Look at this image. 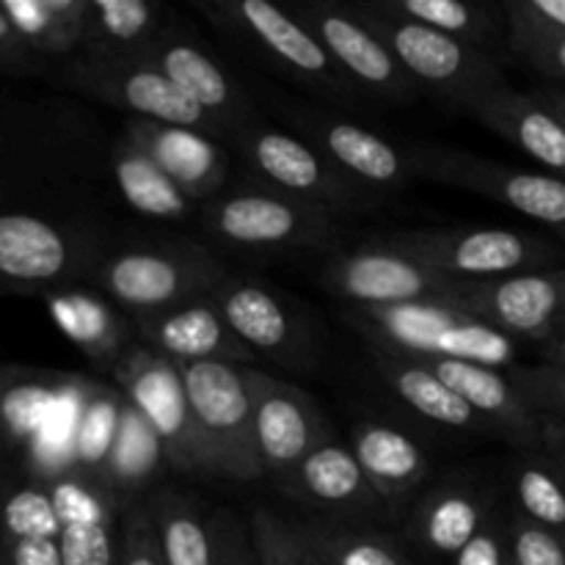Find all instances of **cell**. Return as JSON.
Masks as SVG:
<instances>
[{
  "label": "cell",
  "instance_id": "c3c4849f",
  "mask_svg": "<svg viewBox=\"0 0 565 565\" xmlns=\"http://www.w3.org/2000/svg\"><path fill=\"white\" fill-rule=\"evenodd\" d=\"M502 14L508 28L565 33V0H508Z\"/></svg>",
  "mask_w": 565,
  "mask_h": 565
},
{
  "label": "cell",
  "instance_id": "60d3db41",
  "mask_svg": "<svg viewBox=\"0 0 565 565\" xmlns=\"http://www.w3.org/2000/svg\"><path fill=\"white\" fill-rule=\"evenodd\" d=\"M505 50L524 66L550 77L552 86L565 88V33L508 28Z\"/></svg>",
  "mask_w": 565,
  "mask_h": 565
},
{
  "label": "cell",
  "instance_id": "e575fe53",
  "mask_svg": "<svg viewBox=\"0 0 565 565\" xmlns=\"http://www.w3.org/2000/svg\"><path fill=\"white\" fill-rule=\"evenodd\" d=\"M375 3L401 20L461 39L491 55H497L500 44H508L502 6L494 9V6L467 3V0H375Z\"/></svg>",
  "mask_w": 565,
  "mask_h": 565
},
{
  "label": "cell",
  "instance_id": "5bb4252c",
  "mask_svg": "<svg viewBox=\"0 0 565 565\" xmlns=\"http://www.w3.org/2000/svg\"><path fill=\"white\" fill-rule=\"evenodd\" d=\"M318 279L329 296L351 303L353 309L397 307L434 298L450 301L458 287V281L445 279L423 259L386 241L337 254L323 265Z\"/></svg>",
  "mask_w": 565,
  "mask_h": 565
},
{
  "label": "cell",
  "instance_id": "9a60e30c",
  "mask_svg": "<svg viewBox=\"0 0 565 565\" xmlns=\"http://www.w3.org/2000/svg\"><path fill=\"white\" fill-rule=\"evenodd\" d=\"M285 116L296 136L312 143L337 171L375 199L392 196L417 180L408 149L359 121L307 105H287Z\"/></svg>",
  "mask_w": 565,
  "mask_h": 565
},
{
  "label": "cell",
  "instance_id": "7c38bea8",
  "mask_svg": "<svg viewBox=\"0 0 565 565\" xmlns=\"http://www.w3.org/2000/svg\"><path fill=\"white\" fill-rule=\"evenodd\" d=\"M58 83L86 94L97 103L130 114V119L163 121V125L191 127L226 143L221 127L185 97L163 72L136 58H86L75 55L58 72Z\"/></svg>",
  "mask_w": 565,
  "mask_h": 565
},
{
  "label": "cell",
  "instance_id": "d590c367",
  "mask_svg": "<svg viewBox=\"0 0 565 565\" xmlns=\"http://www.w3.org/2000/svg\"><path fill=\"white\" fill-rule=\"evenodd\" d=\"M307 544L326 565H414L406 544L379 527L351 519H312L298 524Z\"/></svg>",
  "mask_w": 565,
  "mask_h": 565
},
{
  "label": "cell",
  "instance_id": "9c48e42d",
  "mask_svg": "<svg viewBox=\"0 0 565 565\" xmlns=\"http://www.w3.org/2000/svg\"><path fill=\"white\" fill-rule=\"evenodd\" d=\"M406 149L417 180L458 188L489 202L505 204L513 213L552 230H561L565 224V180L561 177L519 169L445 143H414Z\"/></svg>",
  "mask_w": 565,
  "mask_h": 565
},
{
  "label": "cell",
  "instance_id": "83f0119b",
  "mask_svg": "<svg viewBox=\"0 0 565 565\" xmlns=\"http://www.w3.org/2000/svg\"><path fill=\"white\" fill-rule=\"evenodd\" d=\"M66 381L70 373L0 367V467L20 458L22 472L28 450L58 408Z\"/></svg>",
  "mask_w": 565,
  "mask_h": 565
},
{
  "label": "cell",
  "instance_id": "5b68a950",
  "mask_svg": "<svg viewBox=\"0 0 565 565\" xmlns=\"http://www.w3.org/2000/svg\"><path fill=\"white\" fill-rule=\"evenodd\" d=\"M351 6L395 53L397 64L403 66L417 92L430 94L463 114L467 105L478 97L505 86L497 55L417 22L401 20L381 9L375 0H356Z\"/></svg>",
  "mask_w": 565,
  "mask_h": 565
},
{
  "label": "cell",
  "instance_id": "d6986e66",
  "mask_svg": "<svg viewBox=\"0 0 565 565\" xmlns=\"http://www.w3.org/2000/svg\"><path fill=\"white\" fill-rule=\"evenodd\" d=\"M136 58L147 61L154 70L163 72L191 103H196L224 132L226 143L235 132L257 121L252 99L243 92L232 72L210 53L204 44L188 33L166 28L158 39L147 44Z\"/></svg>",
  "mask_w": 565,
  "mask_h": 565
},
{
  "label": "cell",
  "instance_id": "603a6c76",
  "mask_svg": "<svg viewBox=\"0 0 565 565\" xmlns=\"http://www.w3.org/2000/svg\"><path fill=\"white\" fill-rule=\"evenodd\" d=\"M494 434L511 439L519 450H535L544 439V423L508 370L472 362H425Z\"/></svg>",
  "mask_w": 565,
  "mask_h": 565
},
{
  "label": "cell",
  "instance_id": "484cf974",
  "mask_svg": "<svg viewBox=\"0 0 565 565\" xmlns=\"http://www.w3.org/2000/svg\"><path fill=\"white\" fill-rule=\"evenodd\" d=\"M42 298L61 334L99 373L110 375L116 362L136 342L130 318L119 307H114L94 285L61 287V290L47 292Z\"/></svg>",
  "mask_w": 565,
  "mask_h": 565
},
{
  "label": "cell",
  "instance_id": "ac0fdd59",
  "mask_svg": "<svg viewBox=\"0 0 565 565\" xmlns=\"http://www.w3.org/2000/svg\"><path fill=\"white\" fill-rule=\"evenodd\" d=\"M254 447L263 472L285 483L298 463L329 439L318 403L301 386L248 367Z\"/></svg>",
  "mask_w": 565,
  "mask_h": 565
},
{
  "label": "cell",
  "instance_id": "1f68e13d",
  "mask_svg": "<svg viewBox=\"0 0 565 565\" xmlns=\"http://www.w3.org/2000/svg\"><path fill=\"white\" fill-rule=\"evenodd\" d=\"M0 6L22 42L44 64L81 55L88 0H0Z\"/></svg>",
  "mask_w": 565,
  "mask_h": 565
},
{
  "label": "cell",
  "instance_id": "7402d4cb",
  "mask_svg": "<svg viewBox=\"0 0 565 565\" xmlns=\"http://www.w3.org/2000/svg\"><path fill=\"white\" fill-rule=\"evenodd\" d=\"M497 497L469 480H447L412 502L406 539L430 557L452 561L497 511Z\"/></svg>",
  "mask_w": 565,
  "mask_h": 565
},
{
  "label": "cell",
  "instance_id": "e0dca14e",
  "mask_svg": "<svg viewBox=\"0 0 565 565\" xmlns=\"http://www.w3.org/2000/svg\"><path fill=\"white\" fill-rule=\"evenodd\" d=\"M450 301L511 340L546 345L557 337V323L565 312V268L458 281Z\"/></svg>",
  "mask_w": 565,
  "mask_h": 565
},
{
  "label": "cell",
  "instance_id": "4dcf8cb0",
  "mask_svg": "<svg viewBox=\"0 0 565 565\" xmlns=\"http://www.w3.org/2000/svg\"><path fill=\"white\" fill-rule=\"evenodd\" d=\"M163 14L154 0H88L81 55L130 58L171 25Z\"/></svg>",
  "mask_w": 565,
  "mask_h": 565
},
{
  "label": "cell",
  "instance_id": "30bf717a",
  "mask_svg": "<svg viewBox=\"0 0 565 565\" xmlns=\"http://www.w3.org/2000/svg\"><path fill=\"white\" fill-rule=\"evenodd\" d=\"M180 375L207 450L210 475L237 483L263 478L254 447L248 367L224 362L180 364Z\"/></svg>",
  "mask_w": 565,
  "mask_h": 565
},
{
  "label": "cell",
  "instance_id": "b9f144b4",
  "mask_svg": "<svg viewBox=\"0 0 565 565\" xmlns=\"http://www.w3.org/2000/svg\"><path fill=\"white\" fill-rule=\"evenodd\" d=\"M58 544L64 565H119L121 522L64 527Z\"/></svg>",
  "mask_w": 565,
  "mask_h": 565
},
{
  "label": "cell",
  "instance_id": "52a82bcc",
  "mask_svg": "<svg viewBox=\"0 0 565 565\" xmlns=\"http://www.w3.org/2000/svg\"><path fill=\"white\" fill-rule=\"evenodd\" d=\"M230 143L254 174V182H263L285 196L312 204L334 215L337 221L379 207L381 199L348 180L296 132L252 121L241 132H235Z\"/></svg>",
  "mask_w": 565,
  "mask_h": 565
},
{
  "label": "cell",
  "instance_id": "db71d44e",
  "mask_svg": "<svg viewBox=\"0 0 565 565\" xmlns=\"http://www.w3.org/2000/svg\"><path fill=\"white\" fill-rule=\"evenodd\" d=\"M544 351V359L550 364H565V340H552L546 345H541Z\"/></svg>",
  "mask_w": 565,
  "mask_h": 565
},
{
  "label": "cell",
  "instance_id": "f35d334b",
  "mask_svg": "<svg viewBox=\"0 0 565 565\" xmlns=\"http://www.w3.org/2000/svg\"><path fill=\"white\" fill-rule=\"evenodd\" d=\"M125 395L114 384H99L94 381L88 392L86 408H83L81 428H77L75 445V472L105 478L110 447H114L116 430H119Z\"/></svg>",
  "mask_w": 565,
  "mask_h": 565
},
{
  "label": "cell",
  "instance_id": "4fadbf2b",
  "mask_svg": "<svg viewBox=\"0 0 565 565\" xmlns=\"http://www.w3.org/2000/svg\"><path fill=\"white\" fill-rule=\"evenodd\" d=\"M287 9L318 36L337 70L359 94L395 105L417 99L419 92L397 64L395 53L353 11L351 3L298 0V3H287Z\"/></svg>",
  "mask_w": 565,
  "mask_h": 565
},
{
  "label": "cell",
  "instance_id": "d6a6232c",
  "mask_svg": "<svg viewBox=\"0 0 565 565\" xmlns=\"http://www.w3.org/2000/svg\"><path fill=\"white\" fill-rule=\"evenodd\" d=\"M169 467L163 445L152 425L141 417L136 406L125 397L119 430H116L114 447H110L108 467H105V483L121 500V505H132L138 497L152 491L160 472Z\"/></svg>",
  "mask_w": 565,
  "mask_h": 565
},
{
  "label": "cell",
  "instance_id": "11a10c76",
  "mask_svg": "<svg viewBox=\"0 0 565 565\" xmlns=\"http://www.w3.org/2000/svg\"><path fill=\"white\" fill-rule=\"evenodd\" d=\"M555 340H565V312L561 315V323H557V337Z\"/></svg>",
  "mask_w": 565,
  "mask_h": 565
},
{
  "label": "cell",
  "instance_id": "816d5d0a",
  "mask_svg": "<svg viewBox=\"0 0 565 565\" xmlns=\"http://www.w3.org/2000/svg\"><path fill=\"white\" fill-rule=\"evenodd\" d=\"M541 450L563 469L565 475V423L546 417L544 423V439H541Z\"/></svg>",
  "mask_w": 565,
  "mask_h": 565
},
{
  "label": "cell",
  "instance_id": "7bdbcfd3",
  "mask_svg": "<svg viewBox=\"0 0 565 565\" xmlns=\"http://www.w3.org/2000/svg\"><path fill=\"white\" fill-rule=\"evenodd\" d=\"M508 373L541 417L565 423V364L544 362L535 367H513Z\"/></svg>",
  "mask_w": 565,
  "mask_h": 565
},
{
  "label": "cell",
  "instance_id": "8d00e7d4",
  "mask_svg": "<svg viewBox=\"0 0 565 565\" xmlns=\"http://www.w3.org/2000/svg\"><path fill=\"white\" fill-rule=\"evenodd\" d=\"M513 511L539 527L565 535V475L541 447L519 450L511 469Z\"/></svg>",
  "mask_w": 565,
  "mask_h": 565
},
{
  "label": "cell",
  "instance_id": "836d02e7",
  "mask_svg": "<svg viewBox=\"0 0 565 565\" xmlns=\"http://www.w3.org/2000/svg\"><path fill=\"white\" fill-rule=\"evenodd\" d=\"M166 565H215L210 513L185 491L158 489L147 497Z\"/></svg>",
  "mask_w": 565,
  "mask_h": 565
},
{
  "label": "cell",
  "instance_id": "cb8c5ba5",
  "mask_svg": "<svg viewBox=\"0 0 565 565\" xmlns=\"http://www.w3.org/2000/svg\"><path fill=\"white\" fill-rule=\"evenodd\" d=\"M463 114L544 166L546 174L565 180V121L535 92H519L505 83L467 105Z\"/></svg>",
  "mask_w": 565,
  "mask_h": 565
},
{
  "label": "cell",
  "instance_id": "f1b7e54d",
  "mask_svg": "<svg viewBox=\"0 0 565 565\" xmlns=\"http://www.w3.org/2000/svg\"><path fill=\"white\" fill-rule=\"evenodd\" d=\"M370 362H373L375 373L384 381L386 390L392 392V397L401 401L417 417L428 419L439 428L458 430V434H469V430H478V434L483 430L486 434L489 430V425L425 362L392 356V353L373 351V348H370Z\"/></svg>",
  "mask_w": 565,
  "mask_h": 565
},
{
  "label": "cell",
  "instance_id": "f907efd6",
  "mask_svg": "<svg viewBox=\"0 0 565 565\" xmlns=\"http://www.w3.org/2000/svg\"><path fill=\"white\" fill-rule=\"evenodd\" d=\"M6 565H64L58 539L0 541Z\"/></svg>",
  "mask_w": 565,
  "mask_h": 565
},
{
  "label": "cell",
  "instance_id": "3957f363",
  "mask_svg": "<svg viewBox=\"0 0 565 565\" xmlns=\"http://www.w3.org/2000/svg\"><path fill=\"white\" fill-rule=\"evenodd\" d=\"M224 276L218 259L207 248L174 237L108 246L92 285L127 318L136 320L210 296Z\"/></svg>",
  "mask_w": 565,
  "mask_h": 565
},
{
  "label": "cell",
  "instance_id": "681fc988",
  "mask_svg": "<svg viewBox=\"0 0 565 565\" xmlns=\"http://www.w3.org/2000/svg\"><path fill=\"white\" fill-rule=\"evenodd\" d=\"M0 72L17 77L44 75V61L33 55L31 47L22 42L20 33L14 31V25L6 17L3 6H0Z\"/></svg>",
  "mask_w": 565,
  "mask_h": 565
},
{
  "label": "cell",
  "instance_id": "4316f807",
  "mask_svg": "<svg viewBox=\"0 0 565 565\" xmlns=\"http://www.w3.org/2000/svg\"><path fill=\"white\" fill-rule=\"evenodd\" d=\"M351 450L386 511L417 497L430 475V461L417 439L384 419H364L353 428Z\"/></svg>",
  "mask_w": 565,
  "mask_h": 565
},
{
  "label": "cell",
  "instance_id": "9f6ffc18",
  "mask_svg": "<svg viewBox=\"0 0 565 565\" xmlns=\"http://www.w3.org/2000/svg\"><path fill=\"white\" fill-rule=\"evenodd\" d=\"M557 235H561V241H563V246H565V224L561 226V230H557Z\"/></svg>",
  "mask_w": 565,
  "mask_h": 565
},
{
  "label": "cell",
  "instance_id": "8fae6325",
  "mask_svg": "<svg viewBox=\"0 0 565 565\" xmlns=\"http://www.w3.org/2000/svg\"><path fill=\"white\" fill-rule=\"evenodd\" d=\"M116 390L141 412L163 445L166 461L182 475H210V458L188 403L185 384L177 364L132 342L110 370Z\"/></svg>",
  "mask_w": 565,
  "mask_h": 565
},
{
  "label": "cell",
  "instance_id": "ba28073f",
  "mask_svg": "<svg viewBox=\"0 0 565 565\" xmlns=\"http://www.w3.org/2000/svg\"><path fill=\"white\" fill-rule=\"evenodd\" d=\"M386 243L450 281H489L544 270L561 259V248L533 232L502 226H430L392 232Z\"/></svg>",
  "mask_w": 565,
  "mask_h": 565
},
{
  "label": "cell",
  "instance_id": "f6af8a7d",
  "mask_svg": "<svg viewBox=\"0 0 565 565\" xmlns=\"http://www.w3.org/2000/svg\"><path fill=\"white\" fill-rule=\"evenodd\" d=\"M119 565H166L147 502H132L121 513Z\"/></svg>",
  "mask_w": 565,
  "mask_h": 565
},
{
  "label": "cell",
  "instance_id": "277c9868",
  "mask_svg": "<svg viewBox=\"0 0 565 565\" xmlns=\"http://www.w3.org/2000/svg\"><path fill=\"white\" fill-rule=\"evenodd\" d=\"M199 11L241 47L287 81L320 97L351 105L362 94L342 77L331 55L290 9L270 0H202Z\"/></svg>",
  "mask_w": 565,
  "mask_h": 565
},
{
  "label": "cell",
  "instance_id": "bcb514c9",
  "mask_svg": "<svg viewBox=\"0 0 565 565\" xmlns=\"http://www.w3.org/2000/svg\"><path fill=\"white\" fill-rule=\"evenodd\" d=\"M210 527L215 541V565H263L254 546L248 522L230 508L210 511Z\"/></svg>",
  "mask_w": 565,
  "mask_h": 565
},
{
  "label": "cell",
  "instance_id": "6f0895ef",
  "mask_svg": "<svg viewBox=\"0 0 565 565\" xmlns=\"http://www.w3.org/2000/svg\"><path fill=\"white\" fill-rule=\"evenodd\" d=\"M0 565H6V557H3V550H0Z\"/></svg>",
  "mask_w": 565,
  "mask_h": 565
},
{
  "label": "cell",
  "instance_id": "8992f818",
  "mask_svg": "<svg viewBox=\"0 0 565 565\" xmlns=\"http://www.w3.org/2000/svg\"><path fill=\"white\" fill-rule=\"evenodd\" d=\"M196 215L210 237L237 252H309L334 241L337 232L334 215L254 180L215 193Z\"/></svg>",
  "mask_w": 565,
  "mask_h": 565
},
{
  "label": "cell",
  "instance_id": "2e32d148",
  "mask_svg": "<svg viewBox=\"0 0 565 565\" xmlns=\"http://www.w3.org/2000/svg\"><path fill=\"white\" fill-rule=\"evenodd\" d=\"M213 298L230 329L254 356H265L290 370L312 367V326L290 298L265 281L230 274L215 285Z\"/></svg>",
  "mask_w": 565,
  "mask_h": 565
},
{
  "label": "cell",
  "instance_id": "74e56055",
  "mask_svg": "<svg viewBox=\"0 0 565 565\" xmlns=\"http://www.w3.org/2000/svg\"><path fill=\"white\" fill-rule=\"evenodd\" d=\"M61 539L47 483L0 467V541Z\"/></svg>",
  "mask_w": 565,
  "mask_h": 565
},
{
  "label": "cell",
  "instance_id": "f546056e",
  "mask_svg": "<svg viewBox=\"0 0 565 565\" xmlns=\"http://www.w3.org/2000/svg\"><path fill=\"white\" fill-rule=\"evenodd\" d=\"M110 177L125 204L149 221H188L199 213V204L121 132L108 152Z\"/></svg>",
  "mask_w": 565,
  "mask_h": 565
},
{
  "label": "cell",
  "instance_id": "d4e9b609",
  "mask_svg": "<svg viewBox=\"0 0 565 565\" xmlns=\"http://www.w3.org/2000/svg\"><path fill=\"white\" fill-rule=\"evenodd\" d=\"M281 489L303 505L326 511L329 519H367L386 511L370 480L364 478L351 445H340L334 439L315 447L281 483Z\"/></svg>",
  "mask_w": 565,
  "mask_h": 565
},
{
  "label": "cell",
  "instance_id": "f5cc1de1",
  "mask_svg": "<svg viewBox=\"0 0 565 565\" xmlns=\"http://www.w3.org/2000/svg\"><path fill=\"white\" fill-rule=\"evenodd\" d=\"M535 94H539V97L544 99V103L550 105V108L555 110V114L565 121V88H561V86H544V88H539V92H535Z\"/></svg>",
  "mask_w": 565,
  "mask_h": 565
},
{
  "label": "cell",
  "instance_id": "ee69618b",
  "mask_svg": "<svg viewBox=\"0 0 565 565\" xmlns=\"http://www.w3.org/2000/svg\"><path fill=\"white\" fill-rule=\"evenodd\" d=\"M513 565H565V535L527 522L511 508Z\"/></svg>",
  "mask_w": 565,
  "mask_h": 565
},
{
  "label": "cell",
  "instance_id": "ffe728a7",
  "mask_svg": "<svg viewBox=\"0 0 565 565\" xmlns=\"http://www.w3.org/2000/svg\"><path fill=\"white\" fill-rule=\"evenodd\" d=\"M136 342L171 364H243L254 353L235 337L213 292L149 318L130 320Z\"/></svg>",
  "mask_w": 565,
  "mask_h": 565
},
{
  "label": "cell",
  "instance_id": "7dc6e473",
  "mask_svg": "<svg viewBox=\"0 0 565 565\" xmlns=\"http://www.w3.org/2000/svg\"><path fill=\"white\" fill-rule=\"evenodd\" d=\"M452 565H513L511 511L497 505L483 530L452 557Z\"/></svg>",
  "mask_w": 565,
  "mask_h": 565
},
{
  "label": "cell",
  "instance_id": "6da1fadb",
  "mask_svg": "<svg viewBox=\"0 0 565 565\" xmlns=\"http://www.w3.org/2000/svg\"><path fill=\"white\" fill-rule=\"evenodd\" d=\"M108 243L81 215L55 210L53 199L0 188V292L47 296L92 285Z\"/></svg>",
  "mask_w": 565,
  "mask_h": 565
},
{
  "label": "cell",
  "instance_id": "ab89813d",
  "mask_svg": "<svg viewBox=\"0 0 565 565\" xmlns=\"http://www.w3.org/2000/svg\"><path fill=\"white\" fill-rule=\"evenodd\" d=\"M248 530L263 565H326L307 544L301 527L281 519L270 508H254L248 513Z\"/></svg>",
  "mask_w": 565,
  "mask_h": 565
},
{
  "label": "cell",
  "instance_id": "44dd1931",
  "mask_svg": "<svg viewBox=\"0 0 565 565\" xmlns=\"http://www.w3.org/2000/svg\"><path fill=\"white\" fill-rule=\"evenodd\" d=\"M125 136L138 143L196 204L224 191L232 154L221 138L149 119L127 121Z\"/></svg>",
  "mask_w": 565,
  "mask_h": 565
},
{
  "label": "cell",
  "instance_id": "7a4b0ae2",
  "mask_svg": "<svg viewBox=\"0 0 565 565\" xmlns=\"http://www.w3.org/2000/svg\"><path fill=\"white\" fill-rule=\"evenodd\" d=\"M351 326L373 351L414 362H472L513 370L519 342L463 312L447 298L412 301L397 307H364L348 312Z\"/></svg>",
  "mask_w": 565,
  "mask_h": 565
}]
</instances>
